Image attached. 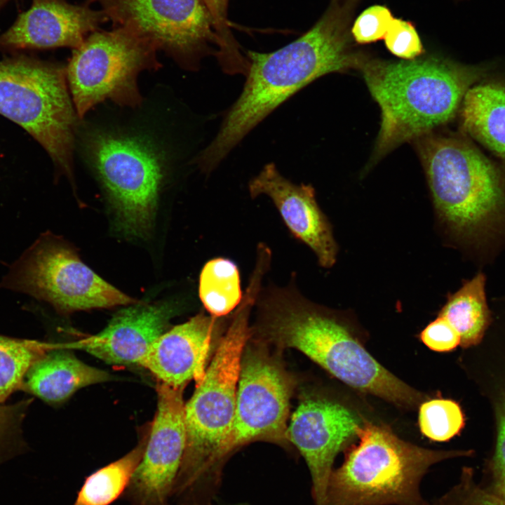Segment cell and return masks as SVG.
I'll return each mask as SVG.
<instances>
[{"instance_id":"cell-34","label":"cell","mask_w":505,"mask_h":505,"mask_svg":"<svg viewBox=\"0 0 505 505\" xmlns=\"http://www.w3.org/2000/svg\"><path fill=\"white\" fill-rule=\"evenodd\" d=\"M456 1H464V0H456Z\"/></svg>"},{"instance_id":"cell-20","label":"cell","mask_w":505,"mask_h":505,"mask_svg":"<svg viewBox=\"0 0 505 505\" xmlns=\"http://www.w3.org/2000/svg\"><path fill=\"white\" fill-rule=\"evenodd\" d=\"M461 107L464 131L505 160V86L496 82L473 86Z\"/></svg>"},{"instance_id":"cell-22","label":"cell","mask_w":505,"mask_h":505,"mask_svg":"<svg viewBox=\"0 0 505 505\" xmlns=\"http://www.w3.org/2000/svg\"><path fill=\"white\" fill-rule=\"evenodd\" d=\"M198 295L209 315L222 318L233 313L243 296L236 263L224 257L208 260L200 273Z\"/></svg>"},{"instance_id":"cell-11","label":"cell","mask_w":505,"mask_h":505,"mask_svg":"<svg viewBox=\"0 0 505 505\" xmlns=\"http://www.w3.org/2000/svg\"><path fill=\"white\" fill-rule=\"evenodd\" d=\"M108 20L163 49L186 69L196 70L217 56L219 41L202 0H90Z\"/></svg>"},{"instance_id":"cell-1","label":"cell","mask_w":505,"mask_h":505,"mask_svg":"<svg viewBox=\"0 0 505 505\" xmlns=\"http://www.w3.org/2000/svg\"><path fill=\"white\" fill-rule=\"evenodd\" d=\"M358 1L330 0L315 25L290 43L270 53L245 51L249 65L243 90L196 157L203 173L214 171L252 130L313 81L361 69L368 57L354 48L351 34Z\"/></svg>"},{"instance_id":"cell-3","label":"cell","mask_w":505,"mask_h":505,"mask_svg":"<svg viewBox=\"0 0 505 505\" xmlns=\"http://www.w3.org/2000/svg\"><path fill=\"white\" fill-rule=\"evenodd\" d=\"M360 70L381 109L376 143L381 156L450 121L487 68L432 55L398 61L368 58Z\"/></svg>"},{"instance_id":"cell-14","label":"cell","mask_w":505,"mask_h":505,"mask_svg":"<svg viewBox=\"0 0 505 505\" xmlns=\"http://www.w3.org/2000/svg\"><path fill=\"white\" fill-rule=\"evenodd\" d=\"M183 389L158 382L156 412L132 478L135 490L145 500L163 499L180 472L186 447Z\"/></svg>"},{"instance_id":"cell-15","label":"cell","mask_w":505,"mask_h":505,"mask_svg":"<svg viewBox=\"0 0 505 505\" xmlns=\"http://www.w3.org/2000/svg\"><path fill=\"white\" fill-rule=\"evenodd\" d=\"M248 189L252 198L264 195L271 200L291 234L311 249L322 267L334 265L337 245L311 184L293 183L269 163L249 181Z\"/></svg>"},{"instance_id":"cell-16","label":"cell","mask_w":505,"mask_h":505,"mask_svg":"<svg viewBox=\"0 0 505 505\" xmlns=\"http://www.w3.org/2000/svg\"><path fill=\"white\" fill-rule=\"evenodd\" d=\"M108 20L102 11L74 5L65 0H33L13 24L0 35V50L79 47L99 25Z\"/></svg>"},{"instance_id":"cell-30","label":"cell","mask_w":505,"mask_h":505,"mask_svg":"<svg viewBox=\"0 0 505 505\" xmlns=\"http://www.w3.org/2000/svg\"><path fill=\"white\" fill-rule=\"evenodd\" d=\"M422 342L432 351L448 352L460 345V337L443 317L438 316L420 332Z\"/></svg>"},{"instance_id":"cell-2","label":"cell","mask_w":505,"mask_h":505,"mask_svg":"<svg viewBox=\"0 0 505 505\" xmlns=\"http://www.w3.org/2000/svg\"><path fill=\"white\" fill-rule=\"evenodd\" d=\"M256 304L254 330L279 349H295L349 386L404 408H414L426 396L379 363L336 313L316 304L297 287H262Z\"/></svg>"},{"instance_id":"cell-4","label":"cell","mask_w":505,"mask_h":505,"mask_svg":"<svg viewBox=\"0 0 505 505\" xmlns=\"http://www.w3.org/2000/svg\"><path fill=\"white\" fill-rule=\"evenodd\" d=\"M435 210L456 237L483 244L505 230V182L499 168L465 139H419Z\"/></svg>"},{"instance_id":"cell-33","label":"cell","mask_w":505,"mask_h":505,"mask_svg":"<svg viewBox=\"0 0 505 505\" xmlns=\"http://www.w3.org/2000/svg\"><path fill=\"white\" fill-rule=\"evenodd\" d=\"M8 1L10 0H0V9L4 6Z\"/></svg>"},{"instance_id":"cell-6","label":"cell","mask_w":505,"mask_h":505,"mask_svg":"<svg viewBox=\"0 0 505 505\" xmlns=\"http://www.w3.org/2000/svg\"><path fill=\"white\" fill-rule=\"evenodd\" d=\"M261 289L259 278L249 279L203 380L185 404L186 447L180 471L187 483L218 462L231 432L242 357L252 335L250 313Z\"/></svg>"},{"instance_id":"cell-5","label":"cell","mask_w":505,"mask_h":505,"mask_svg":"<svg viewBox=\"0 0 505 505\" xmlns=\"http://www.w3.org/2000/svg\"><path fill=\"white\" fill-rule=\"evenodd\" d=\"M356 434L358 443L345 449L343 463L330 476L324 505H429L420 492L429 468L472 454L423 447L364 418Z\"/></svg>"},{"instance_id":"cell-18","label":"cell","mask_w":505,"mask_h":505,"mask_svg":"<svg viewBox=\"0 0 505 505\" xmlns=\"http://www.w3.org/2000/svg\"><path fill=\"white\" fill-rule=\"evenodd\" d=\"M177 309L169 301L133 304L115 314L100 332L68 343L66 347L83 350L109 364L138 365L149 346L166 331Z\"/></svg>"},{"instance_id":"cell-10","label":"cell","mask_w":505,"mask_h":505,"mask_svg":"<svg viewBox=\"0 0 505 505\" xmlns=\"http://www.w3.org/2000/svg\"><path fill=\"white\" fill-rule=\"evenodd\" d=\"M156 50L149 41L125 27L91 33L74 50L66 69L78 117L83 118L105 100L123 106L139 105L142 98L137 76L157 66Z\"/></svg>"},{"instance_id":"cell-29","label":"cell","mask_w":505,"mask_h":505,"mask_svg":"<svg viewBox=\"0 0 505 505\" xmlns=\"http://www.w3.org/2000/svg\"><path fill=\"white\" fill-rule=\"evenodd\" d=\"M393 18L391 10L386 6H371L354 20L351 27V36L359 44L382 39Z\"/></svg>"},{"instance_id":"cell-7","label":"cell","mask_w":505,"mask_h":505,"mask_svg":"<svg viewBox=\"0 0 505 505\" xmlns=\"http://www.w3.org/2000/svg\"><path fill=\"white\" fill-rule=\"evenodd\" d=\"M66 69L22 53L0 60V114L25 129L72 175L76 118Z\"/></svg>"},{"instance_id":"cell-21","label":"cell","mask_w":505,"mask_h":505,"mask_svg":"<svg viewBox=\"0 0 505 505\" xmlns=\"http://www.w3.org/2000/svg\"><path fill=\"white\" fill-rule=\"evenodd\" d=\"M485 285L483 274L466 281L457 291L448 295L438 313L457 332L463 348L478 344L490 323Z\"/></svg>"},{"instance_id":"cell-28","label":"cell","mask_w":505,"mask_h":505,"mask_svg":"<svg viewBox=\"0 0 505 505\" xmlns=\"http://www.w3.org/2000/svg\"><path fill=\"white\" fill-rule=\"evenodd\" d=\"M383 39L388 50L402 60H413L424 53L415 25L402 18H393Z\"/></svg>"},{"instance_id":"cell-9","label":"cell","mask_w":505,"mask_h":505,"mask_svg":"<svg viewBox=\"0 0 505 505\" xmlns=\"http://www.w3.org/2000/svg\"><path fill=\"white\" fill-rule=\"evenodd\" d=\"M0 288L29 295L67 314L137 303L87 267L67 242L46 233L11 267Z\"/></svg>"},{"instance_id":"cell-13","label":"cell","mask_w":505,"mask_h":505,"mask_svg":"<svg viewBox=\"0 0 505 505\" xmlns=\"http://www.w3.org/2000/svg\"><path fill=\"white\" fill-rule=\"evenodd\" d=\"M361 418L345 405L319 396L301 400L286 431L288 442L299 451L309 469L314 505H324L337 455L356 437Z\"/></svg>"},{"instance_id":"cell-27","label":"cell","mask_w":505,"mask_h":505,"mask_svg":"<svg viewBox=\"0 0 505 505\" xmlns=\"http://www.w3.org/2000/svg\"><path fill=\"white\" fill-rule=\"evenodd\" d=\"M429 505H505V499L478 484L472 469L465 467L458 483Z\"/></svg>"},{"instance_id":"cell-17","label":"cell","mask_w":505,"mask_h":505,"mask_svg":"<svg viewBox=\"0 0 505 505\" xmlns=\"http://www.w3.org/2000/svg\"><path fill=\"white\" fill-rule=\"evenodd\" d=\"M220 318L199 313L160 335L138 365L158 382L184 389L191 380L203 379L206 364L221 327Z\"/></svg>"},{"instance_id":"cell-8","label":"cell","mask_w":505,"mask_h":505,"mask_svg":"<svg viewBox=\"0 0 505 505\" xmlns=\"http://www.w3.org/2000/svg\"><path fill=\"white\" fill-rule=\"evenodd\" d=\"M85 147L114 211L116 229L128 237L144 238L154 221L164 158L144 139L103 130L89 133Z\"/></svg>"},{"instance_id":"cell-25","label":"cell","mask_w":505,"mask_h":505,"mask_svg":"<svg viewBox=\"0 0 505 505\" xmlns=\"http://www.w3.org/2000/svg\"><path fill=\"white\" fill-rule=\"evenodd\" d=\"M421 433L435 442H446L458 435L465 425L463 411L456 401L447 398L424 400L419 405Z\"/></svg>"},{"instance_id":"cell-24","label":"cell","mask_w":505,"mask_h":505,"mask_svg":"<svg viewBox=\"0 0 505 505\" xmlns=\"http://www.w3.org/2000/svg\"><path fill=\"white\" fill-rule=\"evenodd\" d=\"M60 344L0 335V403L22 387L29 367Z\"/></svg>"},{"instance_id":"cell-26","label":"cell","mask_w":505,"mask_h":505,"mask_svg":"<svg viewBox=\"0 0 505 505\" xmlns=\"http://www.w3.org/2000/svg\"><path fill=\"white\" fill-rule=\"evenodd\" d=\"M208 9L217 36L219 47L217 54L225 73L245 74L248 60L241 52V48L234 37L227 19L229 0H202Z\"/></svg>"},{"instance_id":"cell-19","label":"cell","mask_w":505,"mask_h":505,"mask_svg":"<svg viewBox=\"0 0 505 505\" xmlns=\"http://www.w3.org/2000/svg\"><path fill=\"white\" fill-rule=\"evenodd\" d=\"M66 349L62 344L34 362L22 387L48 403L58 404L83 387L112 379L106 371L86 364Z\"/></svg>"},{"instance_id":"cell-31","label":"cell","mask_w":505,"mask_h":505,"mask_svg":"<svg viewBox=\"0 0 505 505\" xmlns=\"http://www.w3.org/2000/svg\"><path fill=\"white\" fill-rule=\"evenodd\" d=\"M492 488L494 493L505 499V400L498 414V433L492 466Z\"/></svg>"},{"instance_id":"cell-32","label":"cell","mask_w":505,"mask_h":505,"mask_svg":"<svg viewBox=\"0 0 505 505\" xmlns=\"http://www.w3.org/2000/svg\"><path fill=\"white\" fill-rule=\"evenodd\" d=\"M27 405L23 402L13 405L0 403V441L16 432Z\"/></svg>"},{"instance_id":"cell-23","label":"cell","mask_w":505,"mask_h":505,"mask_svg":"<svg viewBox=\"0 0 505 505\" xmlns=\"http://www.w3.org/2000/svg\"><path fill=\"white\" fill-rule=\"evenodd\" d=\"M149 433L130 452L90 475L74 505H109L113 502L132 480L143 456Z\"/></svg>"},{"instance_id":"cell-12","label":"cell","mask_w":505,"mask_h":505,"mask_svg":"<svg viewBox=\"0 0 505 505\" xmlns=\"http://www.w3.org/2000/svg\"><path fill=\"white\" fill-rule=\"evenodd\" d=\"M293 387L291 376L264 347L246 345L241 361L234 423L218 462L253 441L286 443Z\"/></svg>"}]
</instances>
